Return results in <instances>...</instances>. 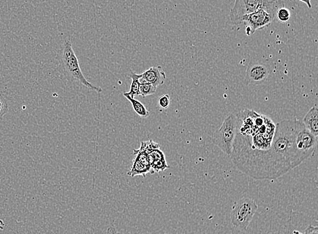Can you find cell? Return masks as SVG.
<instances>
[{
  "mask_svg": "<svg viewBox=\"0 0 318 234\" xmlns=\"http://www.w3.org/2000/svg\"><path fill=\"white\" fill-rule=\"evenodd\" d=\"M284 7L283 0H236L230 13L231 22L239 25L244 15L259 10H265L276 17L279 9Z\"/></svg>",
  "mask_w": 318,
  "mask_h": 234,
  "instance_id": "obj_3",
  "label": "cell"
},
{
  "mask_svg": "<svg viewBox=\"0 0 318 234\" xmlns=\"http://www.w3.org/2000/svg\"><path fill=\"white\" fill-rule=\"evenodd\" d=\"M159 148L160 146L159 143L155 142L152 140H149L148 141H141V146L137 150L138 151L145 152L147 154L154 149Z\"/></svg>",
  "mask_w": 318,
  "mask_h": 234,
  "instance_id": "obj_15",
  "label": "cell"
},
{
  "mask_svg": "<svg viewBox=\"0 0 318 234\" xmlns=\"http://www.w3.org/2000/svg\"><path fill=\"white\" fill-rule=\"evenodd\" d=\"M149 164H152L154 161L158 160H164L166 159L165 154L163 152L159 150V148L154 149L147 153Z\"/></svg>",
  "mask_w": 318,
  "mask_h": 234,
  "instance_id": "obj_17",
  "label": "cell"
},
{
  "mask_svg": "<svg viewBox=\"0 0 318 234\" xmlns=\"http://www.w3.org/2000/svg\"><path fill=\"white\" fill-rule=\"evenodd\" d=\"M166 76L160 66L151 67L143 73L138 74L140 83H150L157 88L164 83Z\"/></svg>",
  "mask_w": 318,
  "mask_h": 234,
  "instance_id": "obj_10",
  "label": "cell"
},
{
  "mask_svg": "<svg viewBox=\"0 0 318 234\" xmlns=\"http://www.w3.org/2000/svg\"><path fill=\"white\" fill-rule=\"evenodd\" d=\"M269 75V70L264 64L251 63L247 68L245 83L248 85H258L264 83Z\"/></svg>",
  "mask_w": 318,
  "mask_h": 234,
  "instance_id": "obj_8",
  "label": "cell"
},
{
  "mask_svg": "<svg viewBox=\"0 0 318 234\" xmlns=\"http://www.w3.org/2000/svg\"><path fill=\"white\" fill-rule=\"evenodd\" d=\"M152 171L151 174H154V173H159V172L164 171L167 168H169L170 166L167 164L166 159L164 160H158L154 161L150 164Z\"/></svg>",
  "mask_w": 318,
  "mask_h": 234,
  "instance_id": "obj_14",
  "label": "cell"
},
{
  "mask_svg": "<svg viewBox=\"0 0 318 234\" xmlns=\"http://www.w3.org/2000/svg\"><path fill=\"white\" fill-rule=\"evenodd\" d=\"M124 96L131 102L133 110L141 118H145L149 116V112L140 101L136 100L134 97H130L129 95H124Z\"/></svg>",
  "mask_w": 318,
  "mask_h": 234,
  "instance_id": "obj_12",
  "label": "cell"
},
{
  "mask_svg": "<svg viewBox=\"0 0 318 234\" xmlns=\"http://www.w3.org/2000/svg\"><path fill=\"white\" fill-rule=\"evenodd\" d=\"M170 96L169 95L165 94L159 97L158 100V104L162 109H168L170 105Z\"/></svg>",
  "mask_w": 318,
  "mask_h": 234,
  "instance_id": "obj_20",
  "label": "cell"
},
{
  "mask_svg": "<svg viewBox=\"0 0 318 234\" xmlns=\"http://www.w3.org/2000/svg\"><path fill=\"white\" fill-rule=\"evenodd\" d=\"M304 234H318V227L310 225L305 230Z\"/></svg>",
  "mask_w": 318,
  "mask_h": 234,
  "instance_id": "obj_21",
  "label": "cell"
},
{
  "mask_svg": "<svg viewBox=\"0 0 318 234\" xmlns=\"http://www.w3.org/2000/svg\"><path fill=\"white\" fill-rule=\"evenodd\" d=\"M258 207L255 200L250 198H240L235 202L230 212L233 226L240 231H246Z\"/></svg>",
  "mask_w": 318,
  "mask_h": 234,
  "instance_id": "obj_4",
  "label": "cell"
},
{
  "mask_svg": "<svg viewBox=\"0 0 318 234\" xmlns=\"http://www.w3.org/2000/svg\"><path fill=\"white\" fill-rule=\"evenodd\" d=\"M130 77L132 79V83L131 84V88L129 92L124 93V95H129L131 97H134L136 95H140L139 89L140 85L141 83L138 81V74L135 73L133 71H131V74H130Z\"/></svg>",
  "mask_w": 318,
  "mask_h": 234,
  "instance_id": "obj_13",
  "label": "cell"
},
{
  "mask_svg": "<svg viewBox=\"0 0 318 234\" xmlns=\"http://www.w3.org/2000/svg\"><path fill=\"white\" fill-rule=\"evenodd\" d=\"M317 143L318 137L307 130L303 122L300 121L295 138L296 148L298 151L309 159L315 152Z\"/></svg>",
  "mask_w": 318,
  "mask_h": 234,
  "instance_id": "obj_7",
  "label": "cell"
},
{
  "mask_svg": "<svg viewBox=\"0 0 318 234\" xmlns=\"http://www.w3.org/2000/svg\"><path fill=\"white\" fill-rule=\"evenodd\" d=\"M299 1H302V2L305 3L307 5V7L311 9L312 8V3H311V0H299Z\"/></svg>",
  "mask_w": 318,
  "mask_h": 234,
  "instance_id": "obj_23",
  "label": "cell"
},
{
  "mask_svg": "<svg viewBox=\"0 0 318 234\" xmlns=\"http://www.w3.org/2000/svg\"><path fill=\"white\" fill-rule=\"evenodd\" d=\"M299 123L296 118L279 122L268 150H233L230 156L233 163L238 170L257 180H274L287 174L308 159L296 148Z\"/></svg>",
  "mask_w": 318,
  "mask_h": 234,
  "instance_id": "obj_1",
  "label": "cell"
},
{
  "mask_svg": "<svg viewBox=\"0 0 318 234\" xmlns=\"http://www.w3.org/2000/svg\"><path fill=\"white\" fill-rule=\"evenodd\" d=\"M134 154L135 159L133 161L131 170L128 172L127 175L131 177L135 176L145 177L147 173H151V171H152L147 154L146 152L138 151V150L135 149Z\"/></svg>",
  "mask_w": 318,
  "mask_h": 234,
  "instance_id": "obj_9",
  "label": "cell"
},
{
  "mask_svg": "<svg viewBox=\"0 0 318 234\" xmlns=\"http://www.w3.org/2000/svg\"><path fill=\"white\" fill-rule=\"evenodd\" d=\"M157 88L152 86L150 83H141L140 85L139 93L140 95L143 97L148 96L154 94L156 93Z\"/></svg>",
  "mask_w": 318,
  "mask_h": 234,
  "instance_id": "obj_16",
  "label": "cell"
},
{
  "mask_svg": "<svg viewBox=\"0 0 318 234\" xmlns=\"http://www.w3.org/2000/svg\"><path fill=\"white\" fill-rule=\"evenodd\" d=\"M291 12L285 7L279 9L276 14V18L279 21L286 23L291 19Z\"/></svg>",
  "mask_w": 318,
  "mask_h": 234,
  "instance_id": "obj_19",
  "label": "cell"
},
{
  "mask_svg": "<svg viewBox=\"0 0 318 234\" xmlns=\"http://www.w3.org/2000/svg\"><path fill=\"white\" fill-rule=\"evenodd\" d=\"M61 67L64 74L69 81L81 85L98 93L102 92V89L89 82L83 75L78 57L73 49L72 44L69 40H65L63 43L61 54Z\"/></svg>",
  "mask_w": 318,
  "mask_h": 234,
  "instance_id": "obj_2",
  "label": "cell"
},
{
  "mask_svg": "<svg viewBox=\"0 0 318 234\" xmlns=\"http://www.w3.org/2000/svg\"><path fill=\"white\" fill-rule=\"evenodd\" d=\"M237 131V117L230 114L225 118L221 127L214 133L212 143L227 155L231 156Z\"/></svg>",
  "mask_w": 318,
  "mask_h": 234,
  "instance_id": "obj_5",
  "label": "cell"
},
{
  "mask_svg": "<svg viewBox=\"0 0 318 234\" xmlns=\"http://www.w3.org/2000/svg\"><path fill=\"white\" fill-rule=\"evenodd\" d=\"M293 234H304L301 233V232H300L299 231H297V230H294V231H293Z\"/></svg>",
  "mask_w": 318,
  "mask_h": 234,
  "instance_id": "obj_24",
  "label": "cell"
},
{
  "mask_svg": "<svg viewBox=\"0 0 318 234\" xmlns=\"http://www.w3.org/2000/svg\"><path fill=\"white\" fill-rule=\"evenodd\" d=\"M303 123L307 130L314 135L316 137L318 136V110L315 104L310 110L303 120Z\"/></svg>",
  "mask_w": 318,
  "mask_h": 234,
  "instance_id": "obj_11",
  "label": "cell"
},
{
  "mask_svg": "<svg viewBox=\"0 0 318 234\" xmlns=\"http://www.w3.org/2000/svg\"><path fill=\"white\" fill-rule=\"evenodd\" d=\"M8 104L7 97L3 92H0V120L8 112Z\"/></svg>",
  "mask_w": 318,
  "mask_h": 234,
  "instance_id": "obj_18",
  "label": "cell"
},
{
  "mask_svg": "<svg viewBox=\"0 0 318 234\" xmlns=\"http://www.w3.org/2000/svg\"><path fill=\"white\" fill-rule=\"evenodd\" d=\"M276 17L264 10H259L244 15L241 18L240 23L246 26V34L248 36L253 34L257 30L269 26Z\"/></svg>",
  "mask_w": 318,
  "mask_h": 234,
  "instance_id": "obj_6",
  "label": "cell"
},
{
  "mask_svg": "<svg viewBox=\"0 0 318 234\" xmlns=\"http://www.w3.org/2000/svg\"><path fill=\"white\" fill-rule=\"evenodd\" d=\"M106 234H121L117 231V229L114 226H109L106 230Z\"/></svg>",
  "mask_w": 318,
  "mask_h": 234,
  "instance_id": "obj_22",
  "label": "cell"
}]
</instances>
